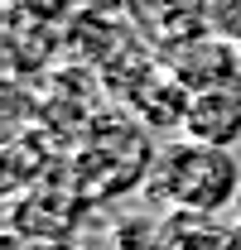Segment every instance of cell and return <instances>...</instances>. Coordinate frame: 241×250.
<instances>
[{"mask_svg": "<svg viewBox=\"0 0 241 250\" xmlns=\"http://www.w3.org/2000/svg\"><path fill=\"white\" fill-rule=\"evenodd\" d=\"M237 192H241V168L232 149L183 140V145L159 149L150 164V197L179 207L188 217H212V212L232 207Z\"/></svg>", "mask_w": 241, "mask_h": 250, "instance_id": "6da1fadb", "label": "cell"}, {"mask_svg": "<svg viewBox=\"0 0 241 250\" xmlns=\"http://www.w3.org/2000/svg\"><path fill=\"white\" fill-rule=\"evenodd\" d=\"M232 212H237V226H241V192H237V202H232Z\"/></svg>", "mask_w": 241, "mask_h": 250, "instance_id": "5b68a950", "label": "cell"}, {"mask_svg": "<svg viewBox=\"0 0 241 250\" xmlns=\"http://www.w3.org/2000/svg\"><path fill=\"white\" fill-rule=\"evenodd\" d=\"M222 250H241V226H237V231H227V236H222Z\"/></svg>", "mask_w": 241, "mask_h": 250, "instance_id": "277c9868", "label": "cell"}, {"mask_svg": "<svg viewBox=\"0 0 241 250\" xmlns=\"http://www.w3.org/2000/svg\"><path fill=\"white\" fill-rule=\"evenodd\" d=\"M29 250H63V246H29Z\"/></svg>", "mask_w": 241, "mask_h": 250, "instance_id": "8992f818", "label": "cell"}, {"mask_svg": "<svg viewBox=\"0 0 241 250\" xmlns=\"http://www.w3.org/2000/svg\"><path fill=\"white\" fill-rule=\"evenodd\" d=\"M217 24H222V39H232L241 53V0H232V20H217Z\"/></svg>", "mask_w": 241, "mask_h": 250, "instance_id": "3957f363", "label": "cell"}, {"mask_svg": "<svg viewBox=\"0 0 241 250\" xmlns=\"http://www.w3.org/2000/svg\"><path fill=\"white\" fill-rule=\"evenodd\" d=\"M188 140L198 145H217V149H232L241 140V72H232L227 82L203 87L188 101V116H183Z\"/></svg>", "mask_w": 241, "mask_h": 250, "instance_id": "7a4b0ae2", "label": "cell"}]
</instances>
